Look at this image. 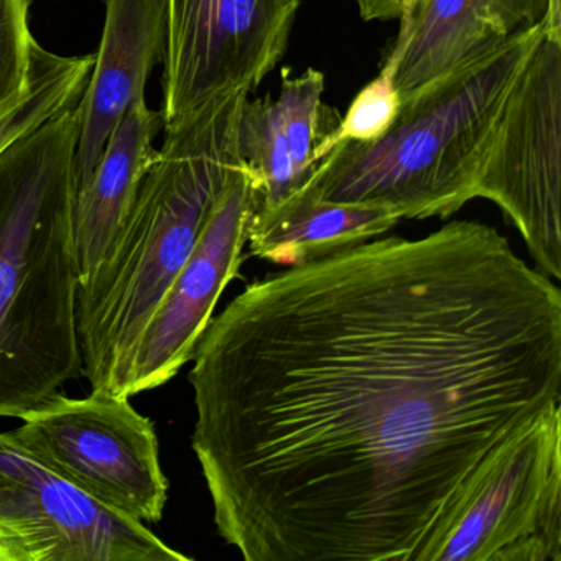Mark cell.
<instances>
[{
    "label": "cell",
    "instance_id": "cell-15",
    "mask_svg": "<svg viewBox=\"0 0 561 561\" xmlns=\"http://www.w3.org/2000/svg\"><path fill=\"white\" fill-rule=\"evenodd\" d=\"M402 221L383 206L334 203L300 190L272 208L254 209L251 254L277 265H301L389 232Z\"/></svg>",
    "mask_w": 561,
    "mask_h": 561
},
{
    "label": "cell",
    "instance_id": "cell-20",
    "mask_svg": "<svg viewBox=\"0 0 561 561\" xmlns=\"http://www.w3.org/2000/svg\"><path fill=\"white\" fill-rule=\"evenodd\" d=\"M419 0H356L357 11L366 22L402 21Z\"/></svg>",
    "mask_w": 561,
    "mask_h": 561
},
{
    "label": "cell",
    "instance_id": "cell-17",
    "mask_svg": "<svg viewBox=\"0 0 561 561\" xmlns=\"http://www.w3.org/2000/svg\"><path fill=\"white\" fill-rule=\"evenodd\" d=\"M402 106V98L386 75L379 73L354 98L346 116L324 137L321 159L344 142H374L392 126Z\"/></svg>",
    "mask_w": 561,
    "mask_h": 561
},
{
    "label": "cell",
    "instance_id": "cell-7",
    "mask_svg": "<svg viewBox=\"0 0 561 561\" xmlns=\"http://www.w3.org/2000/svg\"><path fill=\"white\" fill-rule=\"evenodd\" d=\"M538 271L561 278V27L548 28L515 81L479 175Z\"/></svg>",
    "mask_w": 561,
    "mask_h": 561
},
{
    "label": "cell",
    "instance_id": "cell-3",
    "mask_svg": "<svg viewBox=\"0 0 561 561\" xmlns=\"http://www.w3.org/2000/svg\"><path fill=\"white\" fill-rule=\"evenodd\" d=\"M248 98H218L165 127L110 252L80 285L78 336L93 392L121 396L140 333L244 165L239 123Z\"/></svg>",
    "mask_w": 561,
    "mask_h": 561
},
{
    "label": "cell",
    "instance_id": "cell-4",
    "mask_svg": "<svg viewBox=\"0 0 561 561\" xmlns=\"http://www.w3.org/2000/svg\"><path fill=\"white\" fill-rule=\"evenodd\" d=\"M515 34L402 101L374 142L334 147L305 192L334 203L383 206L402 219L449 218L476 198L505 101L548 28Z\"/></svg>",
    "mask_w": 561,
    "mask_h": 561
},
{
    "label": "cell",
    "instance_id": "cell-13",
    "mask_svg": "<svg viewBox=\"0 0 561 561\" xmlns=\"http://www.w3.org/2000/svg\"><path fill=\"white\" fill-rule=\"evenodd\" d=\"M324 75L308 68L300 77L282 73L277 98L245 101L239 123L242 160L255 182V209L272 208L300 192L320 165L327 123Z\"/></svg>",
    "mask_w": 561,
    "mask_h": 561
},
{
    "label": "cell",
    "instance_id": "cell-6",
    "mask_svg": "<svg viewBox=\"0 0 561 561\" xmlns=\"http://www.w3.org/2000/svg\"><path fill=\"white\" fill-rule=\"evenodd\" d=\"M19 420L18 442L91 497L146 525L162 520L169 479L156 423L129 397L57 392Z\"/></svg>",
    "mask_w": 561,
    "mask_h": 561
},
{
    "label": "cell",
    "instance_id": "cell-8",
    "mask_svg": "<svg viewBox=\"0 0 561 561\" xmlns=\"http://www.w3.org/2000/svg\"><path fill=\"white\" fill-rule=\"evenodd\" d=\"M301 0H165L163 126L251 94L285 57Z\"/></svg>",
    "mask_w": 561,
    "mask_h": 561
},
{
    "label": "cell",
    "instance_id": "cell-11",
    "mask_svg": "<svg viewBox=\"0 0 561 561\" xmlns=\"http://www.w3.org/2000/svg\"><path fill=\"white\" fill-rule=\"evenodd\" d=\"M550 21H561V0H419L400 21L380 73L405 101L515 34Z\"/></svg>",
    "mask_w": 561,
    "mask_h": 561
},
{
    "label": "cell",
    "instance_id": "cell-1",
    "mask_svg": "<svg viewBox=\"0 0 561 561\" xmlns=\"http://www.w3.org/2000/svg\"><path fill=\"white\" fill-rule=\"evenodd\" d=\"M192 363V448L245 561H415L469 474L561 405V291L462 219L252 282Z\"/></svg>",
    "mask_w": 561,
    "mask_h": 561
},
{
    "label": "cell",
    "instance_id": "cell-12",
    "mask_svg": "<svg viewBox=\"0 0 561 561\" xmlns=\"http://www.w3.org/2000/svg\"><path fill=\"white\" fill-rule=\"evenodd\" d=\"M103 2V37L80 101L73 195L93 175L127 111L146 100L150 75L165 54V0Z\"/></svg>",
    "mask_w": 561,
    "mask_h": 561
},
{
    "label": "cell",
    "instance_id": "cell-18",
    "mask_svg": "<svg viewBox=\"0 0 561 561\" xmlns=\"http://www.w3.org/2000/svg\"><path fill=\"white\" fill-rule=\"evenodd\" d=\"M34 0H0V110L18 103L28 88Z\"/></svg>",
    "mask_w": 561,
    "mask_h": 561
},
{
    "label": "cell",
    "instance_id": "cell-2",
    "mask_svg": "<svg viewBox=\"0 0 561 561\" xmlns=\"http://www.w3.org/2000/svg\"><path fill=\"white\" fill-rule=\"evenodd\" d=\"M80 101L0 152V419L83 377L73 163Z\"/></svg>",
    "mask_w": 561,
    "mask_h": 561
},
{
    "label": "cell",
    "instance_id": "cell-16",
    "mask_svg": "<svg viewBox=\"0 0 561 561\" xmlns=\"http://www.w3.org/2000/svg\"><path fill=\"white\" fill-rule=\"evenodd\" d=\"M93 67L94 55L61 57L35 42L27 91L18 103L0 110V152L83 96Z\"/></svg>",
    "mask_w": 561,
    "mask_h": 561
},
{
    "label": "cell",
    "instance_id": "cell-10",
    "mask_svg": "<svg viewBox=\"0 0 561 561\" xmlns=\"http://www.w3.org/2000/svg\"><path fill=\"white\" fill-rule=\"evenodd\" d=\"M0 522L32 531L47 561H190L0 432Z\"/></svg>",
    "mask_w": 561,
    "mask_h": 561
},
{
    "label": "cell",
    "instance_id": "cell-19",
    "mask_svg": "<svg viewBox=\"0 0 561 561\" xmlns=\"http://www.w3.org/2000/svg\"><path fill=\"white\" fill-rule=\"evenodd\" d=\"M0 561H47V551L32 531L0 522Z\"/></svg>",
    "mask_w": 561,
    "mask_h": 561
},
{
    "label": "cell",
    "instance_id": "cell-14",
    "mask_svg": "<svg viewBox=\"0 0 561 561\" xmlns=\"http://www.w3.org/2000/svg\"><path fill=\"white\" fill-rule=\"evenodd\" d=\"M163 126L162 111L137 101L111 136L100 163L73 195V238L80 285L101 264L123 226L137 188L159 150L153 139Z\"/></svg>",
    "mask_w": 561,
    "mask_h": 561
},
{
    "label": "cell",
    "instance_id": "cell-9",
    "mask_svg": "<svg viewBox=\"0 0 561 561\" xmlns=\"http://www.w3.org/2000/svg\"><path fill=\"white\" fill-rule=\"evenodd\" d=\"M254 209V176L244 163L229 180L188 261L140 333L121 396L133 399L165 386L192 363L219 297L239 275Z\"/></svg>",
    "mask_w": 561,
    "mask_h": 561
},
{
    "label": "cell",
    "instance_id": "cell-5",
    "mask_svg": "<svg viewBox=\"0 0 561 561\" xmlns=\"http://www.w3.org/2000/svg\"><path fill=\"white\" fill-rule=\"evenodd\" d=\"M415 561H561V405L469 474Z\"/></svg>",
    "mask_w": 561,
    "mask_h": 561
}]
</instances>
